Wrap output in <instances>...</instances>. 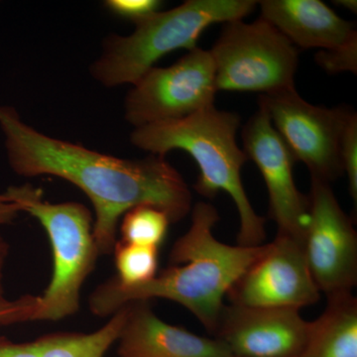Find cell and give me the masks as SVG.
<instances>
[{
  "label": "cell",
  "instance_id": "obj_20",
  "mask_svg": "<svg viewBox=\"0 0 357 357\" xmlns=\"http://www.w3.org/2000/svg\"><path fill=\"white\" fill-rule=\"evenodd\" d=\"M340 160L344 173L349 178V192L357 202V115L352 112L340 143Z\"/></svg>",
  "mask_w": 357,
  "mask_h": 357
},
{
  "label": "cell",
  "instance_id": "obj_4",
  "mask_svg": "<svg viewBox=\"0 0 357 357\" xmlns=\"http://www.w3.org/2000/svg\"><path fill=\"white\" fill-rule=\"evenodd\" d=\"M257 3L255 0H187L170 10L158 11L136 24L130 35L107 37L102 55L89 72L105 88L133 86L164 56L178 49L194 50L210 26L243 20Z\"/></svg>",
  "mask_w": 357,
  "mask_h": 357
},
{
  "label": "cell",
  "instance_id": "obj_22",
  "mask_svg": "<svg viewBox=\"0 0 357 357\" xmlns=\"http://www.w3.org/2000/svg\"><path fill=\"white\" fill-rule=\"evenodd\" d=\"M3 272H0V325L26 323L29 312V295L10 300L6 297L3 288Z\"/></svg>",
  "mask_w": 357,
  "mask_h": 357
},
{
  "label": "cell",
  "instance_id": "obj_25",
  "mask_svg": "<svg viewBox=\"0 0 357 357\" xmlns=\"http://www.w3.org/2000/svg\"><path fill=\"white\" fill-rule=\"evenodd\" d=\"M338 6L344 7V8L349 9L352 13H356L357 11V2L356 0H337L335 1Z\"/></svg>",
  "mask_w": 357,
  "mask_h": 357
},
{
  "label": "cell",
  "instance_id": "obj_8",
  "mask_svg": "<svg viewBox=\"0 0 357 357\" xmlns=\"http://www.w3.org/2000/svg\"><path fill=\"white\" fill-rule=\"evenodd\" d=\"M258 105L267 112L296 162L307 166L312 178L330 184L344 174L340 143L354 112L311 105L295 88L260 95Z\"/></svg>",
  "mask_w": 357,
  "mask_h": 357
},
{
  "label": "cell",
  "instance_id": "obj_26",
  "mask_svg": "<svg viewBox=\"0 0 357 357\" xmlns=\"http://www.w3.org/2000/svg\"><path fill=\"white\" fill-rule=\"evenodd\" d=\"M232 357H234V356H232Z\"/></svg>",
  "mask_w": 357,
  "mask_h": 357
},
{
  "label": "cell",
  "instance_id": "obj_18",
  "mask_svg": "<svg viewBox=\"0 0 357 357\" xmlns=\"http://www.w3.org/2000/svg\"><path fill=\"white\" fill-rule=\"evenodd\" d=\"M116 280L124 286L151 281L158 270V248L117 241L114 251Z\"/></svg>",
  "mask_w": 357,
  "mask_h": 357
},
{
  "label": "cell",
  "instance_id": "obj_14",
  "mask_svg": "<svg viewBox=\"0 0 357 357\" xmlns=\"http://www.w3.org/2000/svg\"><path fill=\"white\" fill-rule=\"evenodd\" d=\"M258 4L263 20L296 48H333L356 31L354 23L340 17L319 0H263Z\"/></svg>",
  "mask_w": 357,
  "mask_h": 357
},
{
  "label": "cell",
  "instance_id": "obj_24",
  "mask_svg": "<svg viewBox=\"0 0 357 357\" xmlns=\"http://www.w3.org/2000/svg\"><path fill=\"white\" fill-rule=\"evenodd\" d=\"M0 357H40L36 342H14L0 335Z\"/></svg>",
  "mask_w": 357,
  "mask_h": 357
},
{
  "label": "cell",
  "instance_id": "obj_17",
  "mask_svg": "<svg viewBox=\"0 0 357 357\" xmlns=\"http://www.w3.org/2000/svg\"><path fill=\"white\" fill-rule=\"evenodd\" d=\"M121 218V241L155 248L165 241L171 223L165 211L148 204L131 208Z\"/></svg>",
  "mask_w": 357,
  "mask_h": 357
},
{
  "label": "cell",
  "instance_id": "obj_13",
  "mask_svg": "<svg viewBox=\"0 0 357 357\" xmlns=\"http://www.w3.org/2000/svg\"><path fill=\"white\" fill-rule=\"evenodd\" d=\"M116 344L119 357H232L218 338L199 337L166 323L147 302L128 305Z\"/></svg>",
  "mask_w": 357,
  "mask_h": 357
},
{
  "label": "cell",
  "instance_id": "obj_21",
  "mask_svg": "<svg viewBox=\"0 0 357 357\" xmlns=\"http://www.w3.org/2000/svg\"><path fill=\"white\" fill-rule=\"evenodd\" d=\"M105 6L119 17L138 24L158 13L162 2L159 0H107Z\"/></svg>",
  "mask_w": 357,
  "mask_h": 357
},
{
  "label": "cell",
  "instance_id": "obj_16",
  "mask_svg": "<svg viewBox=\"0 0 357 357\" xmlns=\"http://www.w3.org/2000/svg\"><path fill=\"white\" fill-rule=\"evenodd\" d=\"M128 314V305L115 312L95 332L52 333L40 337L35 340L40 357H105L116 344Z\"/></svg>",
  "mask_w": 357,
  "mask_h": 357
},
{
  "label": "cell",
  "instance_id": "obj_19",
  "mask_svg": "<svg viewBox=\"0 0 357 357\" xmlns=\"http://www.w3.org/2000/svg\"><path fill=\"white\" fill-rule=\"evenodd\" d=\"M316 62L328 74L357 73V32L333 48L319 51L314 56Z\"/></svg>",
  "mask_w": 357,
  "mask_h": 357
},
{
  "label": "cell",
  "instance_id": "obj_9",
  "mask_svg": "<svg viewBox=\"0 0 357 357\" xmlns=\"http://www.w3.org/2000/svg\"><path fill=\"white\" fill-rule=\"evenodd\" d=\"M303 250L319 292H352L357 284V234L328 183L312 178Z\"/></svg>",
  "mask_w": 357,
  "mask_h": 357
},
{
  "label": "cell",
  "instance_id": "obj_15",
  "mask_svg": "<svg viewBox=\"0 0 357 357\" xmlns=\"http://www.w3.org/2000/svg\"><path fill=\"white\" fill-rule=\"evenodd\" d=\"M298 357H357V299L352 292L328 296Z\"/></svg>",
  "mask_w": 357,
  "mask_h": 357
},
{
  "label": "cell",
  "instance_id": "obj_6",
  "mask_svg": "<svg viewBox=\"0 0 357 357\" xmlns=\"http://www.w3.org/2000/svg\"><path fill=\"white\" fill-rule=\"evenodd\" d=\"M210 53L218 91L267 95L295 88L299 52L262 17L225 23Z\"/></svg>",
  "mask_w": 357,
  "mask_h": 357
},
{
  "label": "cell",
  "instance_id": "obj_3",
  "mask_svg": "<svg viewBox=\"0 0 357 357\" xmlns=\"http://www.w3.org/2000/svg\"><path fill=\"white\" fill-rule=\"evenodd\" d=\"M239 126L238 114L211 105L178 121L134 128L130 142L157 156L173 150L189 153L199 168L195 190L208 199L227 192L238 211L237 244L259 246L266 238V220L256 213L244 190L241 170L248 158L237 144Z\"/></svg>",
  "mask_w": 357,
  "mask_h": 357
},
{
  "label": "cell",
  "instance_id": "obj_5",
  "mask_svg": "<svg viewBox=\"0 0 357 357\" xmlns=\"http://www.w3.org/2000/svg\"><path fill=\"white\" fill-rule=\"evenodd\" d=\"M6 195L21 213L36 218L49 238L53 271L41 295L32 296L29 321H58L76 314L84 283L95 269L100 251L93 218L83 204L50 203L31 184L10 185Z\"/></svg>",
  "mask_w": 357,
  "mask_h": 357
},
{
  "label": "cell",
  "instance_id": "obj_10",
  "mask_svg": "<svg viewBox=\"0 0 357 357\" xmlns=\"http://www.w3.org/2000/svg\"><path fill=\"white\" fill-rule=\"evenodd\" d=\"M302 243L278 234L258 256L227 297L231 305L301 310L319 300Z\"/></svg>",
  "mask_w": 357,
  "mask_h": 357
},
{
  "label": "cell",
  "instance_id": "obj_11",
  "mask_svg": "<svg viewBox=\"0 0 357 357\" xmlns=\"http://www.w3.org/2000/svg\"><path fill=\"white\" fill-rule=\"evenodd\" d=\"M243 151L261 173L269 195V213L278 234L303 243L309 223V198L298 189L293 176V154L267 112L259 107L243 128Z\"/></svg>",
  "mask_w": 357,
  "mask_h": 357
},
{
  "label": "cell",
  "instance_id": "obj_12",
  "mask_svg": "<svg viewBox=\"0 0 357 357\" xmlns=\"http://www.w3.org/2000/svg\"><path fill=\"white\" fill-rule=\"evenodd\" d=\"M310 326L298 309L230 305L223 307L215 335L234 357H298Z\"/></svg>",
  "mask_w": 357,
  "mask_h": 357
},
{
  "label": "cell",
  "instance_id": "obj_2",
  "mask_svg": "<svg viewBox=\"0 0 357 357\" xmlns=\"http://www.w3.org/2000/svg\"><path fill=\"white\" fill-rule=\"evenodd\" d=\"M218 220L213 204L199 202L192 208L190 229L171 249V266L142 285H121L112 277L89 296V311L105 318L132 303L169 300L189 310L215 335L223 300L264 245H229L218 241L213 229Z\"/></svg>",
  "mask_w": 357,
  "mask_h": 357
},
{
  "label": "cell",
  "instance_id": "obj_1",
  "mask_svg": "<svg viewBox=\"0 0 357 357\" xmlns=\"http://www.w3.org/2000/svg\"><path fill=\"white\" fill-rule=\"evenodd\" d=\"M0 129L7 161L25 178L52 176L76 185L93 211V236L100 255L117 243L121 218L135 206H156L171 222L192 210V192L180 173L163 156L122 159L40 132L22 121L13 107L0 105Z\"/></svg>",
  "mask_w": 357,
  "mask_h": 357
},
{
  "label": "cell",
  "instance_id": "obj_7",
  "mask_svg": "<svg viewBox=\"0 0 357 357\" xmlns=\"http://www.w3.org/2000/svg\"><path fill=\"white\" fill-rule=\"evenodd\" d=\"M218 91L210 51L197 47L175 64L143 75L126 96L124 117L134 128L178 121L213 105Z\"/></svg>",
  "mask_w": 357,
  "mask_h": 357
},
{
  "label": "cell",
  "instance_id": "obj_23",
  "mask_svg": "<svg viewBox=\"0 0 357 357\" xmlns=\"http://www.w3.org/2000/svg\"><path fill=\"white\" fill-rule=\"evenodd\" d=\"M21 213L20 206L0 192V272H3L7 257L9 255V244L3 236V229L10 225Z\"/></svg>",
  "mask_w": 357,
  "mask_h": 357
}]
</instances>
